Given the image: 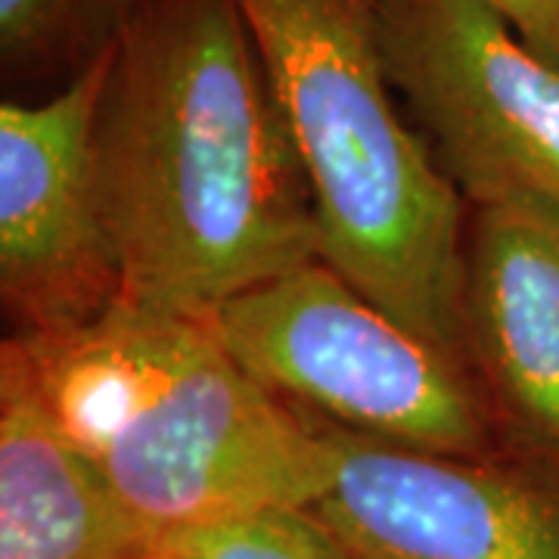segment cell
Masks as SVG:
<instances>
[{"label": "cell", "mask_w": 559, "mask_h": 559, "mask_svg": "<svg viewBox=\"0 0 559 559\" xmlns=\"http://www.w3.org/2000/svg\"><path fill=\"white\" fill-rule=\"evenodd\" d=\"M404 109L473 205H559V66L481 0H380Z\"/></svg>", "instance_id": "cell-5"}, {"label": "cell", "mask_w": 559, "mask_h": 559, "mask_svg": "<svg viewBox=\"0 0 559 559\" xmlns=\"http://www.w3.org/2000/svg\"><path fill=\"white\" fill-rule=\"evenodd\" d=\"M109 47L57 94L0 106V296L20 336H60L121 301L91 134Z\"/></svg>", "instance_id": "cell-6"}, {"label": "cell", "mask_w": 559, "mask_h": 559, "mask_svg": "<svg viewBox=\"0 0 559 559\" xmlns=\"http://www.w3.org/2000/svg\"><path fill=\"white\" fill-rule=\"evenodd\" d=\"M314 426L330 479L311 513L352 559H559V476Z\"/></svg>", "instance_id": "cell-7"}, {"label": "cell", "mask_w": 559, "mask_h": 559, "mask_svg": "<svg viewBox=\"0 0 559 559\" xmlns=\"http://www.w3.org/2000/svg\"><path fill=\"white\" fill-rule=\"evenodd\" d=\"M146 532L53 414L16 336L0 348V559H140Z\"/></svg>", "instance_id": "cell-9"}, {"label": "cell", "mask_w": 559, "mask_h": 559, "mask_svg": "<svg viewBox=\"0 0 559 559\" xmlns=\"http://www.w3.org/2000/svg\"><path fill=\"white\" fill-rule=\"evenodd\" d=\"M91 156L121 301L209 318L320 259L311 187L237 0H140L109 47Z\"/></svg>", "instance_id": "cell-1"}, {"label": "cell", "mask_w": 559, "mask_h": 559, "mask_svg": "<svg viewBox=\"0 0 559 559\" xmlns=\"http://www.w3.org/2000/svg\"><path fill=\"white\" fill-rule=\"evenodd\" d=\"M140 0H0V60L16 81L66 75L119 38Z\"/></svg>", "instance_id": "cell-10"}, {"label": "cell", "mask_w": 559, "mask_h": 559, "mask_svg": "<svg viewBox=\"0 0 559 559\" xmlns=\"http://www.w3.org/2000/svg\"><path fill=\"white\" fill-rule=\"evenodd\" d=\"M463 326L469 370L525 448L559 469V205H476Z\"/></svg>", "instance_id": "cell-8"}, {"label": "cell", "mask_w": 559, "mask_h": 559, "mask_svg": "<svg viewBox=\"0 0 559 559\" xmlns=\"http://www.w3.org/2000/svg\"><path fill=\"white\" fill-rule=\"evenodd\" d=\"M140 559H352L301 507H271L150 535Z\"/></svg>", "instance_id": "cell-11"}, {"label": "cell", "mask_w": 559, "mask_h": 559, "mask_svg": "<svg viewBox=\"0 0 559 559\" xmlns=\"http://www.w3.org/2000/svg\"><path fill=\"white\" fill-rule=\"evenodd\" d=\"M209 318L249 377L326 423L429 454H491V419L469 367L326 261L264 280Z\"/></svg>", "instance_id": "cell-4"}, {"label": "cell", "mask_w": 559, "mask_h": 559, "mask_svg": "<svg viewBox=\"0 0 559 559\" xmlns=\"http://www.w3.org/2000/svg\"><path fill=\"white\" fill-rule=\"evenodd\" d=\"M544 60L559 66V0H481Z\"/></svg>", "instance_id": "cell-12"}, {"label": "cell", "mask_w": 559, "mask_h": 559, "mask_svg": "<svg viewBox=\"0 0 559 559\" xmlns=\"http://www.w3.org/2000/svg\"><path fill=\"white\" fill-rule=\"evenodd\" d=\"M62 429L150 535L271 507L311 510L330 479L308 414L267 392L212 318L119 301L60 336H20Z\"/></svg>", "instance_id": "cell-2"}, {"label": "cell", "mask_w": 559, "mask_h": 559, "mask_svg": "<svg viewBox=\"0 0 559 559\" xmlns=\"http://www.w3.org/2000/svg\"><path fill=\"white\" fill-rule=\"evenodd\" d=\"M311 187L320 261L469 367L463 197L414 131L380 0H237Z\"/></svg>", "instance_id": "cell-3"}]
</instances>
